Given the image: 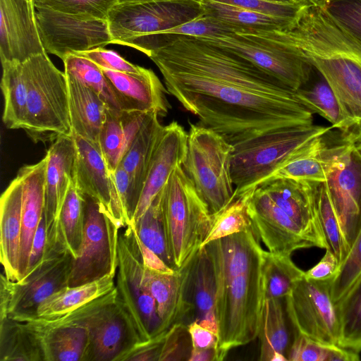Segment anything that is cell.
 Wrapping results in <instances>:
<instances>
[{"instance_id": "1", "label": "cell", "mask_w": 361, "mask_h": 361, "mask_svg": "<svg viewBox=\"0 0 361 361\" xmlns=\"http://www.w3.org/2000/svg\"><path fill=\"white\" fill-rule=\"evenodd\" d=\"M138 49L158 67L169 94L232 145L313 124L295 91L247 59L201 37H143Z\"/></svg>"}, {"instance_id": "2", "label": "cell", "mask_w": 361, "mask_h": 361, "mask_svg": "<svg viewBox=\"0 0 361 361\" xmlns=\"http://www.w3.org/2000/svg\"><path fill=\"white\" fill-rule=\"evenodd\" d=\"M204 247L216 280L217 361H221L230 350L258 336L264 300V250L252 225L245 231L213 240Z\"/></svg>"}, {"instance_id": "3", "label": "cell", "mask_w": 361, "mask_h": 361, "mask_svg": "<svg viewBox=\"0 0 361 361\" xmlns=\"http://www.w3.org/2000/svg\"><path fill=\"white\" fill-rule=\"evenodd\" d=\"M281 37L326 80L352 123L348 142H361V45L312 2L281 32Z\"/></svg>"}, {"instance_id": "4", "label": "cell", "mask_w": 361, "mask_h": 361, "mask_svg": "<svg viewBox=\"0 0 361 361\" xmlns=\"http://www.w3.org/2000/svg\"><path fill=\"white\" fill-rule=\"evenodd\" d=\"M22 66L27 88L23 130L35 142L73 136L65 72L54 66L47 52L30 57Z\"/></svg>"}, {"instance_id": "5", "label": "cell", "mask_w": 361, "mask_h": 361, "mask_svg": "<svg viewBox=\"0 0 361 361\" xmlns=\"http://www.w3.org/2000/svg\"><path fill=\"white\" fill-rule=\"evenodd\" d=\"M161 207L170 251L179 269L202 246L212 215L182 166L176 167L162 189Z\"/></svg>"}, {"instance_id": "6", "label": "cell", "mask_w": 361, "mask_h": 361, "mask_svg": "<svg viewBox=\"0 0 361 361\" xmlns=\"http://www.w3.org/2000/svg\"><path fill=\"white\" fill-rule=\"evenodd\" d=\"M190 126L182 167L213 215L234 197L231 171L233 146L208 127Z\"/></svg>"}, {"instance_id": "7", "label": "cell", "mask_w": 361, "mask_h": 361, "mask_svg": "<svg viewBox=\"0 0 361 361\" xmlns=\"http://www.w3.org/2000/svg\"><path fill=\"white\" fill-rule=\"evenodd\" d=\"M331 129L314 123L283 128L233 144L231 171L234 197L253 190L295 150Z\"/></svg>"}, {"instance_id": "8", "label": "cell", "mask_w": 361, "mask_h": 361, "mask_svg": "<svg viewBox=\"0 0 361 361\" xmlns=\"http://www.w3.org/2000/svg\"><path fill=\"white\" fill-rule=\"evenodd\" d=\"M73 259L66 247L56 245L19 281H10L1 274L0 317L8 315L20 322L35 318L43 301L68 286Z\"/></svg>"}, {"instance_id": "9", "label": "cell", "mask_w": 361, "mask_h": 361, "mask_svg": "<svg viewBox=\"0 0 361 361\" xmlns=\"http://www.w3.org/2000/svg\"><path fill=\"white\" fill-rule=\"evenodd\" d=\"M247 59L295 91L310 80L313 66L294 47L280 40L275 30L262 36L246 32L201 37Z\"/></svg>"}, {"instance_id": "10", "label": "cell", "mask_w": 361, "mask_h": 361, "mask_svg": "<svg viewBox=\"0 0 361 361\" xmlns=\"http://www.w3.org/2000/svg\"><path fill=\"white\" fill-rule=\"evenodd\" d=\"M120 231L116 281L117 300L130 316L142 342L163 332L155 300L142 282L144 264L132 226Z\"/></svg>"}, {"instance_id": "11", "label": "cell", "mask_w": 361, "mask_h": 361, "mask_svg": "<svg viewBox=\"0 0 361 361\" xmlns=\"http://www.w3.org/2000/svg\"><path fill=\"white\" fill-rule=\"evenodd\" d=\"M204 14L201 1L158 0L118 3L109 11L107 22L113 44L158 35Z\"/></svg>"}, {"instance_id": "12", "label": "cell", "mask_w": 361, "mask_h": 361, "mask_svg": "<svg viewBox=\"0 0 361 361\" xmlns=\"http://www.w3.org/2000/svg\"><path fill=\"white\" fill-rule=\"evenodd\" d=\"M85 195V194H84ZM85 197V222L80 252L73 259L68 286L114 276L118 265L119 225L94 199Z\"/></svg>"}, {"instance_id": "13", "label": "cell", "mask_w": 361, "mask_h": 361, "mask_svg": "<svg viewBox=\"0 0 361 361\" xmlns=\"http://www.w3.org/2000/svg\"><path fill=\"white\" fill-rule=\"evenodd\" d=\"M75 325L88 329V361H120L135 345L142 342L127 312L117 300L116 287L97 298Z\"/></svg>"}, {"instance_id": "14", "label": "cell", "mask_w": 361, "mask_h": 361, "mask_svg": "<svg viewBox=\"0 0 361 361\" xmlns=\"http://www.w3.org/2000/svg\"><path fill=\"white\" fill-rule=\"evenodd\" d=\"M332 279L314 280L305 276L285 298L287 315L295 331L310 338L338 345L340 322L331 296Z\"/></svg>"}, {"instance_id": "15", "label": "cell", "mask_w": 361, "mask_h": 361, "mask_svg": "<svg viewBox=\"0 0 361 361\" xmlns=\"http://www.w3.org/2000/svg\"><path fill=\"white\" fill-rule=\"evenodd\" d=\"M324 183L350 249L361 228V156L354 144L345 140L340 144Z\"/></svg>"}, {"instance_id": "16", "label": "cell", "mask_w": 361, "mask_h": 361, "mask_svg": "<svg viewBox=\"0 0 361 361\" xmlns=\"http://www.w3.org/2000/svg\"><path fill=\"white\" fill-rule=\"evenodd\" d=\"M37 27L47 53L62 59L71 54L112 43L106 20L90 19L35 7Z\"/></svg>"}, {"instance_id": "17", "label": "cell", "mask_w": 361, "mask_h": 361, "mask_svg": "<svg viewBox=\"0 0 361 361\" xmlns=\"http://www.w3.org/2000/svg\"><path fill=\"white\" fill-rule=\"evenodd\" d=\"M247 212L252 227L271 253L289 255L312 247L299 226L260 186L250 191Z\"/></svg>"}, {"instance_id": "18", "label": "cell", "mask_w": 361, "mask_h": 361, "mask_svg": "<svg viewBox=\"0 0 361 361\" xmlns=\"http://www.w3.org/2000/svg\"><path fill=\"white\" fill-rule=\"evenodd\" d=\"M1 64L23 63L46 52L37 27L33 0H0Z\"/></svg>"}, {"instance_id": "19", "label": "cell", "mask_w": 361, "mask_h": 361, "mask_svg": "<svg viewBox=\"0 0 361 361\" xmlns=\"http://www.w3.org/2000/svg\"><path fill=\"white\" fill-rule=\"evenodd\" d=\"M180 269L185 302L183 324L188 326L195 322L218 335L215 308L216 280L212 263L205 247H200Z\"/></svg>"}, {"instance_id": "20", "label": "cell", "mask_w": 361, "mask_h": 361, "mask_svg": "<svg viewBox=\"0 0 361 361\" xmlns=\"http://www.w3.org/2000/svg\"><path fill=\"white\" fill-rule=\"evenodd\" d=\"M76 148L77 184L83 194L96 200L120 226L125 228L122 207L113 176L98 144L73 135Z\"/></svg>"}, {"instance_id": "21", "label": "cell", "mask_w": 361, "mask_h": 361, "mask_svg": "<svg viewBox=\"0 0 361 361\" xmlns=\"http://www.w3.org/2000/svg\"><path fill=\"white\" fill-rule=\"evenodd\" d=\"M44 214L47 248L62 245L58 240V219L69 186L76 173L77 148L73 136L53 142L47 152Z\"/></svg>"}, {"instance_id": "22", "label": "cell", "mask_w": 361, "mask_h": 361, "mask_svg": "<svg viewBox=\"0 0 361 361\" xmlns=\"http://www.w3.org/2000/svg\"><path fill=\"white\" fill-rule=\"evenodd\" d=\"M187 141L188 133L177 121H172L163 127L151 157L131 224L142 215L162 190L176 167L182 166L186 157Z\"/></svg>"}, {"instance_id": "23", "label": "cell", "mask_w": 361, "mask_h": 361, "mask_svg": "<svg viewBox=\"0 0 361 361\" xmlns=\"http://www.w3.org/2000/svg\"><path fill=\"white\" fill-rule=\"evenodd\" d=\"M258 186L299 226L312 247L329 249L307 180L276 178Z\"/></svg>"}, {"instance_id": "24", "label": "cell", "mask_w": 361, "mask_h": 361, "mask_svg": "<svg viewBox=\"0 0 361 361\" xmlns=\"http://www.w3.org/2000/svg\"><path fill=\"white\" fill-rule=\"evenodd\" d=\"M111 85L123 111L167 115L171 108L165 86L151 69L127 73L101 68Z\"/></svg>"}, {"instance_id": "25", "label": "cell", "mask_w": 361, "mask_h": 361, "mask_svg": "<svg viewBox=\"0 0 361 361\" xmlns=\"http://www.w3.org/2000/svg\"><path fill=\"white\" fill-rule=\"evenodd\" d=\"M334 130L300 146L259 185L276 178L324 182L330 160L345 140L338 131L334 133Z\"/></svg>"}, {"instance_id": "26", "label": "cell", "mask_w": 361, "mask_h": 361, "mask_svg": "<svg viewBox=\"0 0 361 361\" xmlns=\"http://www.w3.org/2000/svg\"><path fill=\"white\" fill-rule=\"evenodd\" d=\"M47 160L46 154L39 162L21 167L17 175L21 180L23 188L22 231L19 257L20 279L27 272L32 240L44 213Z\"/></svg>"}, {"instance_id": "27", "label": "cell", "mask_w": 361, "mask_h": 361, "mask_svg": "<svg viewBox=\"0 0 361 361\" xmlns=\"http://www.w3.org/2000/svg\"><path fill=\"white\" fill-rule=\"evenodd\" d=\"M22 183L17 176L0 199V259L5 276L19 281V257L22 231Z\"/></svg>"}, {"instance_id": "28", "label": "cell", "mask_w": 361, "mask_h": 361, "mask_svg": "<svg viewBox=\"0 0 361 361\" xmlns=\"http://www.w3.org/2000/svg\"><path fill=\"white\" fill-rule=\"evenodd\" d=\"M64 72L73 134L99 145L108 106L94 91L75 75Z\"/></svg>"}, {"instance_id": "29", "label": "cell", "mask_w": 361, "mask_h": 361, "mask_svg": "<svg viewBox=\"0 0 361 361\" xmlns=\"http://www.w3.org/2000/svg\"><path fill=\"white\" fill-rule=\"evenodd\" d=\"M297 331L286 311L285 298H264L258 336L261 361H288Z\"/></svg>"}, {"instance_id": "30", "label": "cell", "mask_w": 361, "mask_h": 361, "mask_svg": "<svg viewBox=\"0 0 361 361\" xmlns=\"http://www.w3.org/2000/svg\"><path fill=\"white\" fill-rule=\"evenodd\" d=\"M37 336L44 361H88L90 337L78 325L47 326L34 319L25 321Z\"/></svg>"}, {"instance_id": "31", "label": "cell", "mask_w": 361, "mask_h": 361, "mask_svg": "<svg viewBox=\"0 0 361 361\" xmlns=\"http://www.w3.org/2000/svg\"><path fill=\"white\" fill-rule=\"evenodd\" d=\"M152 113L106 110L102 126L99 146L110 171L114 172L133 142L139 130Z\"/></svg>"}, {"instance_id": "32", "label": "cell", "mask_w": 361, "mask_h": 361, "mask_svg": "<svg viewBox=\"0 0 361 361\" xmlns=\"http://www.w3.org/2000/svg\"><path fill=\"white\" fill-rule=\"evenodd\" d=\"M142 282L155 300L164 331H166L175 324L183 323L185 302L182 269L169 274L144 266Z\"/></svg>"}, {"instance_id": "33", "label": "cell", "mask_w": 361, "mask_h": 361, "mask_svg": "<svg viewBox=\"0 0 361 361\" xmlns=\"http://www.w3.org/2000/svg\"><path fill=\"white\" fill-rule=\"evenodd\" d=\"M295 94L313 114H319L329 121L331 126L348 142L352 123L343 111L334 90L314 67L308 82L295 90Z\"/></svg>"}, {"instance_id": "34", "label": "cell", "mask_w": 361, "mask_h": 361, "mask_svg": "<svg viewBox=\"0 0 361 361\" xmlns=\"http://www.w3.org/2000/svg\"><path fill=\"white\" fill-rule=\"evenodd\" d=\"M114 278L107 276L90 283L66 286L59 290L39 305L35 318L51 319L73 312L111 291L116 287Z\"/></svg>"}, {"instance_id": "35", "label": "cell", "mask_w": 361, "mask_h": 361, "mask_svg": "<svg viewBox=\"0 0 361 361\" xmlns=\"http://www.w3.org/2000/svg\"><path fill=\"white\" fill-rule=\"evenodd\" d=\"M163 127L159 116L155 112L150 113L119 164L130 176L140 196L151 157Z\"/></svg>"}, {"instance_id": "36", "label": "cell", "mask_w": 361, "mask_h": 361, "mask_svg": "<svg viewBox=\"0 0 361 361\" xmlns=\"http://www.w3.org/2000/svg\"><path fill=\"white\" fill-rule=\"evenodd\" d=\"M1 361H44L39 338L25 322L0 317Z\"/></svg>"}, {"instance_id": "37", "label": "cell", "mask_w": 361, "mask_h": 361, "mask_svg": "<svg viewBox=\"0 0 361 361\" xmlns=\"http://www.w3.org/2000/svg\"><path fill=\"white\" fill-rule=\"evenodd\" d=\"M85 222V197L75 176L63 202L58 219V240L76 259L81 249Z\"/></svg>"}, {"instance_id": "38", "label": "cell", "mask_w": 361, "mask_h": 361, "mask_svg": "<svg viewBox=\"0 0 361 361\" xmlns=\"http://www.w3.org/2000/svg\"><path fill=\"white\" fill-rule=\"evenodd\" d=\"M1 66L3 122L8 129H23L27 115V88L22 63H6Z\"/></svg>"}, {"instance_id": "39", "label": "cell", "mask_w": 361, "mask_h": 361, "mask_svg": "<svg viewBox=\"0 0 361 361\" xmlns=\"http://www.w3.org/2000/svg\"><path fill=\"white\" fill-rule=\"evenodd\" d=\"M204 14L225 23L252 29L286 30L295 20L252 11L240 6L201 0Z\"/></svg>"}, {"instance_id": "40", "label": "cell", "mask_w": 361, "mask_h": 361, "mask_svg": "<svg viewBox=\"0 0 361 361\" xmlns=\"http://www.w3.org/2000/svg\"><path fill=\"white\" fill-rule=\"evenodd\" d=\"M262 274L264 298H285L305 271L295 265L290 255L264 250Z\"/></svg>"}, {"instance_id": "41", "label": "cell", "mask_w": 361, "mask_h": 361, "mask_svg": "<svg viewBox=\"0 0 361 361\" xmlns=\"http://www.w3.org/2000/svg\"><path fill=\"white\" fill-rule=\"evenodd\" d=\"M162 190L142 215L131 225L139 240L157 255L169 267L175 266L166 233L161 207Z\"/></svg>"}, {"instance_id": "42", "label": "cell", "mask_w": 361, "mask_h": 361, "mask_svg": "<svg viewBox=\"0 0 361 361\" xmlns=\"http://www.w3.org/2000/svg\"><path fill=\"white\" fill-rule=\"evenodd\" d=\"M307 181L329 249L336 256L339 267L346 258L350 248L345 241L324 182Z\"/></svg>"}, {"instance_id": "43", "label": "cell", "mask_w": 361, "mask_h": 361, "mask_svg": "<svg viewBox=\"0 0 361 361\" xmlns=\"http://www.w3.org/2000/svg\"><path fill=\"white\" fill-rule=\"evenodd\" d=\"M339 322L338 345L361 352V274L348 292L336 302Z\"/></svg>"}, {"instance_id": "44", "label": "cell", "mask_w": 361, "mask_h": 361, "mask_svg": "<svg viewBox=\"0 0 361 361\" xmlns=\"http://www.w3.org/2000/svg\"><path fill=\"white\" fill-rule=\"evenodd\" d=\"M64 71L78 78L94 91L108 108L116 112L122 111L120 102L102 70L89 59L71 54L63 60Z\"/></svg>"}, {"instance_id": "45", "label": "cell", "mask_w": 361, "mask_h": 361, "mask_svg": "<svg viewBox=\"0 0 361 361\" xmlns=\"http://www.w3.org/2000/svg\"><path fill=\"white\" fill-rule=\"evenodd\" d=\"M250 192L232 200L217 213L212 215L210 230L202 246L233 234L246 231L252 226L247 204Z\"/></svg>"}, {"instance_id": "46", "label": "cell", "mask_w": 361, "mask_h": 361, "mask_svg": "<svg viewBox=\"0 0 361 361\" xmlns=\"http://www.w3.org/2000/svg\"><path fill=\"white\" fill-rule=\"evenodd\" d=\"M288 361H357L358 353L327 344L297 332L288 353Z\"/></svg>"}, {"instance_id": "47", "label": "cell", "mask_w": 361, "mask_h": 361, "mask_svg": "<svg viewBox=\"0 0 361 361\" xmlns=\"http://www.w3.org/2000/svg\"><path fill=\"white\" fill-rule=\"evenodd\" d=\"M35 7L52 10L90 19L106 20L118 0H33Z\"/></svg>"}, {"instance_id": "48", "label": "cell", "mask_w": 361, "mask_h": 361, "mask_svg": "<svg viewBox=\"0 0 361 361\" xmlns=\"http://www.w3.org/2000/svg\"><path fill=\"white\" fill-rule=\"evenodd\" d=\"M335 23L361 45V0H320Z\"/></svg>"}, {"instance_id": "49", "label": "cell", "mask_w": 361, "mask_h": 361, "mask_svg": "<svg viewBox=\"0 0 361 361\" xmlns=\"http://www.w3.org/2000/svg\"><path fill=\"white\" fill-rule=\"evenodd\" d=\"M361 274V228L350 251L332 279L331 296L337 302L350 288Z\"/></svg>"}, {"instance_id": "50", "label": "cell", "mask_w": 361, "mask_h": 361, "mask_svg": "<svg viewBox=\"0 0 361 361\" xmlns=\"http://www.w3.org/2000/svg\"><path fill=\"white\" fill-rule=\"evenodd\" d=\"M192 345L187 325L173 324L165 334L160 361H189Z\"/></svg>"}, {"instance_id": "51", "label": "cell", "mask_w": 361, "mask_h": 361, "mask_svg": "<svg viewBox=\"0 0 361 361\" xmlns=\"http://www.w3.org/2000/svg\"><path fill=\"white\" fill-rule=\"evenodd\" d=\"M222 3L229 4L242 8L271 15L273 16L283 17L295 19L301 9L310 1L298 3H284L271 0H213Z\"/></svg>"}, {"instance_id": "52", "label": "cell", "mask_w": 361, "mask_h": 361, "mask_svg": "<svg viewBox=\"0 0 361 361\" xmlns=\"http://www.w3.org/2000/svg\"><path fill=\"white\" fill-rule=\"evenodd\" d=\"M120 202L122 207L126 227L130 225L136 212L140 194L136 190L127 171L120 165L113 172Z\"/></svg>"}, {"instance_id": "53", "label": "cell", "mask_w": 361, "mask_h": 361, "mask_svg": "<svg viewBox=\"0 0 361 361\" xmlns=\"http://www.w3.org/2000/svg\"><path fill=\"white\" fill-rule=\"evenodd\" d=\"M73 54L86 58L101 68L110 71L127 73H140L144 69L143 67L126 61L118 53L112 50L106 49L104 47L77 52Z\"/></svg>"}, {"instance_id": "54", "label": "cell", "mask_w": 361, "mask_h": 361, "mask_svg": "<svg viewBox=\"0 0 361 361\" xmlns=\"http://www.w3.org/2000/svg\"><path fill=\"white\" fill-rule=\"evenodd\" d=\"M166 332L137 343L121 357L120 361H160Z\"/></svg>"}, {"instance_id": "55", "label": "cell", "mask_w": 361, "mask_h": 361, "mask_svg": "<svg viewBox=\"0 0 361 361\" xmlns=\"http://www.w3.org/2000/svg\"><path fill=\"white\" fill-rule=\"evenodd\" d=\"M325 250V254L319 262L305 271V277L314 280H326L336 276L338 270V260L329 249Z\"/></svg>"}, {"instance_id": "56", "label": "cell", "mask_w": 361, "mask_h": 361, "mask_svg": "<svg viewBox=\"0 0 361 361\" xmlns=\"http://www.w3.org/2000/svg\"><path fill=\"white\" fill-rule=\"evenodd\" d=\"M47 229L44 213L32 240L27 272L43 260L47 253Z\"/></svg>"}, {"instance_id": "57", "label": "cell", "mask_w": 361, "mask_h": 361, "mask_svg": "<svg viewBox=\"0 0 361 361\" xmlns=\"http://www.w3.org/2000/svg\"><path fill=\"white\" fill-rule=\"evenodd\" d=\"M192 348L205 349L218 347L219 337L214 331L194 322L188 326Z\"/></svg>"}, {"instance_id": "58", "label": "cell", "mask_w": 361, "mask_h": 361, "mask_svg": "<svg viewBox=\"0 0 361 361\" xmlns=\"http://www.w3.org/2000/svg\"><path fill=\"white\" fill-rule=\"evenodd\" d=\"M137 236V235H136ZM144 266L161 273H173L176 270L169 267L157 255L143 245L138 239Z\"/></svg>"}, {"instance_id": "59", "label": "cell", "mask_w": 361, "mask_h": 361, "mask_svg": "<svg viewBox=\"0 0 361 361\" xmlns=\"http://www.w3.org/2000/svg\"><path fill=\"white\" fill-rule=\"evenodd\" d=\"M189 361H217V348H192Z\"/></svg>"}, {"instance_id": "60", "label": "cell", "mask_w": 361, "mask_h": 361, "mask_svg": "<svg viewBox=\"0 0 361 361\" xmlns=\"http://www.w3.org/2000/svg\"><path fill=\"white\" fill-rule=\"evenodd\" d=\"M271 1H279V2H284V3H298V2L310 1L308 0H271Z\"/></svg>"}, {"instance_id": "61", "label": "cell", "mask_w": 361, "mask_h": 361, "mask_svg": "<svg viewBox=\"0 0 361 361\" xmlns=\"http://www.w3.org/2000/svg\"><path fill=\"white\" fill-rule=\"evenodd\" d=\"M158 1V0H118V3L142 2V1ZM197 1H201V0H197Z\"/></svg>"}, {"instance_id": "62", "label": "cell", "mask_w": 361, "mask_h": 361, "mask_svg": "<svg viewBox=\"0 0 361 361\" xmlns=\"http://www.w3.org/2000/svg\"><path fill=\"white\" fill-rule=\"evenodd\" d=\"M355 149L361 156V142L355 145Z\"/></svg>"}, {"instance_id": "63", "label": "cell", "mask_w": 361, "mask_h": 361, "mask_svg": "<svg viewBox=\"0 0 361 361\" xmlns=\"http://www.w3.org/2000/svg\"><path fill=\"white\" fill-rule=\"evenodd\" d=\"M308 1H310L312 3H317V2H318L320 0H308Z\"/></svg>"}]
</instances>
